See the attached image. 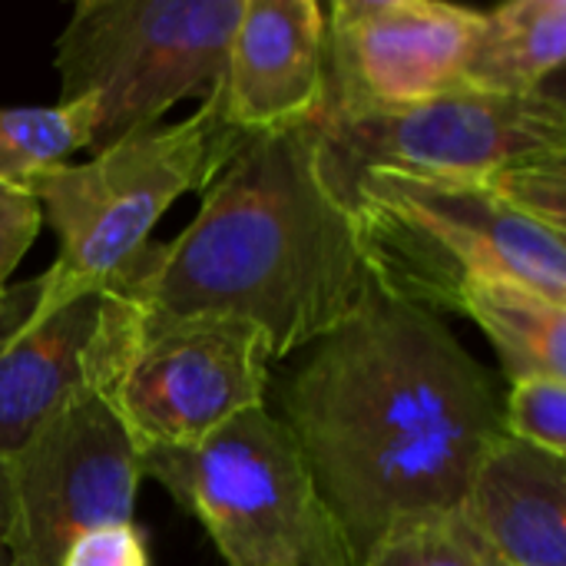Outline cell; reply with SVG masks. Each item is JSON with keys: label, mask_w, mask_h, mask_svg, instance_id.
<instances>
[{"label": "cell", "mask_w": 566, "mask_h": 566, "mask_svg": "<svg viewBox=\"0 0 566 566\" xmlns=\"http://www.w3.org/2000/svg\"><path fill=\"white\" fill-rule=\"evenodd\" d=\"M282 411L355 566L391 527L461 511L478 461L504 434L488 368L438 315L371 279L312 345Z\"/></svg>", "instance_id": "obj_1"}, {"label": "cell", "mask_w": 566, "mask_h": 566, "mask_svg": "<svg viewBox=\"0 0 566 566\" xmlns=\"http://www.w3.org/2000/svg\"><path fill=\"white\" fill-rule=\"evenodd\" d=\"M365 285L345 186L308 123L249 136L196 219L149 242L106 292L149 315L249 322L279 361L325 338Z\"/></svg>", "instance_id": "obj_2"}, {"label": "cell", "mask_w": 566, "mask_h": 566, "mask_svg": "<svg viewBox=\"0 0 566 566\" xmlns=\"http://www.w3.org/2000/svg\"><path fill=\"white\" fill-rule=\"evenodd\" d=\"M338 179L368 279L385 295L441 318L481 282H517L566 305V232L488 186L381 169Z\"/></svg>", "instance_id": "obj_3"}, {"label": "cell", "mask_w": 566, "mask_h": 566, "mask_svg": "<svg viewBox=\"0 0 566 566\" xmlns=\"http://www.w3.org/2000/svg\"><path fill=\"white\" fill-rule=\"evenodd\" d=\"M245 139L249 133L229 123L216 86L179 123H159L90 156V163L33 176L27 192L60 239V255L43 272L36 312L106 292L149 245L163 212L179 196L202 192Z\"/></svg>", "instance_id": "obj_4"}, {"label": "cell", "mask_w": 566, "mask_h": 566, "mask_svg": "<svg viewBox=\"0 0 566 566\" xmlns=\"http://www.w3.org/2000/svg\"><path fill=\"white\" fill-rule=\"evenodd\" d=\"M269 368V338L249 322L149 315L103 292L90 388L136 451L196 448L265 405Z\"/></svg>", "instance_id": "obj_5"}, {"label": "cell", "mask_w": 566, "mask_h": 566, "mask_svg": "<svg viewBox=\"0 0 566 566\" xmlns=\"http://www.w3.org/2000/svg\"><path fill=\"white\" fill-rule=\"evenodd\" d=\"M212 537L226 566H355L315 478L265 405L229 418L196 448L136 451Z\"/></svg>", "instance_id": "obj_6"}, {"label": "cell", "mask_w": 566, "mask_h": 566, "mask_svg": "<svg viewBox=\"0 0 566 566\" xmlns=\"http://www.w3.org/2000/svg\"><path fill=\"white\" fill-rule=\"evenodd\" d=\"M245 0H80L56 36L60 103L96 96L90 156L159 126L226 76Z\"/></svg>", "instance_id": "obj_7"}, {"label": "cell", "mask_w": 566, "mask_h": 566, "mask_svg": "<svg viewBox=\"0 0 566 566\" xmlns=\"http://www.w3.org/2000/svg\"><path fill=\"white\" fill-rule=\"evenodd\" d=\"M315 129L338 176L381 169L478 182L511 206L531 179L566 166V106L547 90L504 96L458 86L391 113H318Z\"/></svg>", "instance_id": "obj_8"}, {"label": "cell", "mask_w": 566, "mask_h": 566, "mask_svg": "<svg viewBox=\"0 0 566 566\" xmlns=\"http://www.w3.org/2000/svg\"><path fill=\"white\" fill-rule=\"evenodd\" d=\"M139 481L123 424L93 388L80 391L10 458L7 566H60L76 537L129 524Z\"/></svg>", "instance_id": "obj_9"}, {"label": "cell", "mask_w": 566, "mask_h": 566, "mask_svg": "<svg viewBox=\"0 0 566 566\" xmlns=\"http://www.w3.org/2000/svg\"><path fill=\"white\" fill-rule=\"evenodd\" d=\"M481 10L438 0H335L325 10L322 113H391L464 80Z\"/></svg>", "instance_id": "obj_10"}, {"label": "cell", "mask_w": 566, "mask_h": 566, "mask_svg": "<svg viewBox=\"0 0 566 566\" xmlns=\"http://www.w3.org/2000/svg\"><path fill=\"white\" fill-rule=\"evenodd\" d=\"M43 275L0 295V458H13L46 418L90 388V345L103 292L36 312Z\"/></svg>", "instance_id": "obj_11"}, {"label": "cell", "mask_w": 566, "mask_h": 566, "mask_svg": "<svg viewBox=\"0 0 566 566\" xmlns=\"http://www.w3.org/2000/svg\"><path fill=\"white\" fill-rule=\"evenodd\" d=\"M219 90L229 123L249 136L315 123L325 103V7L245 0Z\"/></svg>", "instance_id": "obj_12"}, {"label": "cell", "mask_w": 566, "mask_h": 566, "mask_svg": "<svg viewBox=\"0 0 566 566\" xmlns=\"http://www.w3.org/2000/svg\"><path fill=\"white\" fill-rule=\"evenodd\" d=\"M461 517L504 566H566V458L504 431L478 461Z\"/></svg>", "instance_id": "obj_13"}, {"label": "cell", "mask_w": 566, "mask_h": 566, "mask_svg": "<svg viewBox=\"0 0 566 566\" xmlns=\"http://www.w3.org/2000/svg\"><path fill=\"white\" fill-rule=\"evenodd\" d=\"M564 60V0H511L481 13L461 86L504 96L541 93Z\"/></svg>", "instance_id": "obj_14"}, {"label": "cell", "mask_w": 566, "mask_h": 566, "mask_svg": "<svg viewBox=\"0 0 566 566\" xmlns=\"http://www.w3.org/2000/svg\"><path fill=\"white\" fill-rule=\"evenodd\" d=\"M458 312L484 328L511 385L534 375L566 378V305L517 282H481Z\"/></svg>", "instance_id": "obj_15"}, {"label": "cell", "mask_w": 566, "mask_h": 566, "mask_svg": "<svg viewBox=\"0 0 566 566\" xmlns=\"http://www.w3.org/2000/svg\"><path fill=\"white\" fill-rule=\"evenodd\" d=\"M99 126L96 96L56 106H0V182L27 189L46 169L66 166L93 146Z\"/></svg>", "instance_id": "obj_16"}, {"label": "cell", "mask_w": 566, "mask_h": 566, "mask_svg": "<svg viewBox=\"0 0 566 566\" xmlns=\"http://www.w3.org/2000/svg\"><path fill=\"white\" fill-rule=\"evenodd\" d=\"M358 566H504L461 511L391 527Z\"/></svg>", "instance_id": "obj_17"}, {"label": "cell", "mask_w": 566, "mask_h": 566, "mask_svg": "<svg viewBox=\"0 0 566 566\" xmlns=\"http://www.w3.org/2000/svg\"><path fill=\"white\" fill-rule=\"evenodd\" d=\"M504 431L547 454L566 458V378L534 375L511 385Z\"/></svg>", "instance_id": "obj_18"}, {"label": "cell", "mask_w": 566, "mask_h": 566, "mask_svg": "<svg viewBox=\"0 0 566 566\" xmlns=\"http://www.w3.org/2000/svg\"><path fill=\"white\" fill-rule=\"evenodd\" d=\"M43 212L27 189L0 182V282L7 285L10 272L23 262L33 239L40 235Z\"/></svg>", "instance_id": "obj_19"}, {"label": "cell", "mask_w": 566, "mask_h": 566, "mask_svg": "<svg viewBox=\"0 0 566 566\" xmlns=\"http://www.w3.org/2000/svg\"><path fill=\"white\" fill-rule=\"evenodd\" d=\"M7 521H10V458H0V566H7Z\"/></svg>", "instance_id": "obj_20"}, {"label": "cell", "mask_w": 566, "mask_h": 566, "mask_svg": "<svg viewBox=\"0 0 566 566\" xmlns=\"http://www.w3.org/2000/svg\"><path fill=\"white\" fill-rule=\"evenodd\" d=\"M3 289H7V285H3V282H0V295H3Z\"/></svg>", "instance_id": "obj_21"}]
</instances>
